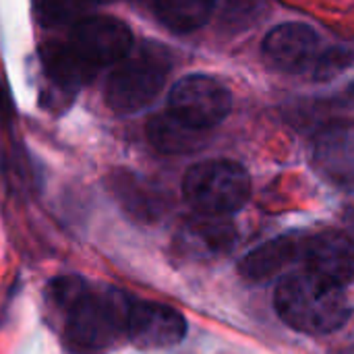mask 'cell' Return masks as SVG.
<instances>
[{"instance_id": "6da1fadb", "label": "cell", "mask_w": 354, "mask_h": 354, "mask_svg": "<svg viewBox=\"0 0 354 354\" xmlns=\"http://www.w3.org/2000/svg\"><path fill=\"white\" fill-rule=\"evenodd\" d=\"M276 311L286 326L309 336L332 334L351 315L342 286L307 270L280 280L276 288Z\"/></svg>"}, {"instance_id": "7a4b0ae2", "label": "cell", "mask_w": 354, "mask_h": 354, "mask_svg": "<svg viewBox=\"0 0 354 354\" xmlns=\"http://www.w3.org/2000/svg\"><path fill=\"white\" fill-rule=\"evenodd\" d=\"M64 311L68 348L77 354H100L127 334L131 305L114 288L85 286Z\"/></svg>"}, {"instance_id": "3957f363", "label": "cell", "mask_w": 354, "mask_h": 354, "mask_svg": "<svg viewBox=\"0 0 354 354\" xmlns=\"http://www.w3.org/2000/svg\"><path fill=\"white\" fill-rule=\"evenodd\" d=\"M183 193L197 214L230 216L251 197L247 170L230 160H207L191 166L183 180Z\"/></svg>"}, {"instance_id": "277c9868", "label": "cell", "mask_w": 354, "mask_h": 354, "mask_svg": "<svg viewBox=\"0 0 354 354\" xmlns=\"http://www.w3.org/2000/svg\"><path fill=\"white\" fill-rule=\"evenodd\" d=\"M170 73V58L160 46H145L129 54L106 83V102L116 114H135L149 106L162 91Z\"/></svg>"}, {"instance_id": "5b68a950", "label": "cell", "mask_w": 354, "mask_h": 354, "mask_svg": "<svg viewBox=\"0 0 354 354\" xmlns=\"http://www.w3.org/2000/svg\"><path fill=\"white\" fill-rule=\"evenodd\" d=\"M73 56L95 75L100 68L118 64L131 54L133 35L131 29L112 17H85L79 21L71 37L64 41Z\"/></svg>"}, {"instance_id": "8992f818", "label": "cell", "mask_w": 354, "mask_h": 354, "mask_svg": "<svg viewBox=\"0 0 354 354\" xmlns=\"http://www.w3.org/2000/svg\"><path fill=\"white\" fill-rule=\"evenodd\" d=\"M230 108L232 95L226 85L207 75L183 77L168 95V112L199 131L220 124Z\"/></svg>"}, {"instance_id": "52a82bcc", "label": "cell", "mask_w": 354, "mask_h": 354, "mask_svg": "<svg viewBox=\"0 0 354 354\" xmlns=\"http://www.w3.org/2000/svg\"><path fill=\"white\" fill-rule=\"evenodd\" d=\"M299 261L338 286L354 282V241L340 230H324L301 241Z\"/></svg>"}, {"instance_id": "ba28073f", "label": "cell", "mask_w": 354, "mask_h": 354, "mask_svg": "<svg viewBox=\"0 0 354 354\" xmlns=\"http://www.w3.org/2000/svg\"><path fill=\"white\" fill-rule=\"evenodd\" d=\"M236 243V228L224 216L197 214L180 224L174 236L180 257L191 261H212L226 255Z\"/></svg>"}, {"instance_id": "9c48e42d", "label": "cell", "mask_w": 354, "mask_h": 354, "mask_svg": "<svg viewBox=\"0 0 354 354\" xmlns=\"http://www.w3.org/2000/svg\"><path fill=\"white\" fill-rule=\"evenodd\" d=\"M127 334L141 351H162L178 344L187 334L185 317L162 303H137L129 311Z\"/></svg>"}, {"instance_id": "30bf717a", "label": "cell", "mask_w": 354, "mask_h": 354, "mask_svg": "<svg viewBox=\"0 0 354 354\" xmlns=\"http://www.w3.org/2000/svg\"><path fill=\"white\" fill-rule=\"evenodd\" d=\"M266 60L284 73H303L319 60V37L305 23H282L263 39Z\"/></svg>"}, {"instance_id": "8fae6325", "label": "cell", "mask_w": 354, "mask_h": 354, "mask_svg": "<svg viewBox=\"0 0 354 354\" xmlns=\"http://www.w3.org/2000/svg\"><path fill=\"white\" fill-rule=\"evenodd\" d=\"M313 164L326 180L354 187V122H332L317 133Z\"/></svg>"}, {"instance_id": "7c38bea8", "label": "cell", "mask_w": 354, "mask_h": 354, "mask_svg": "<svg viewBox=\"0 0 354 354\" xmlns=\"http://www.w3.org/2000/svg\"><path fill=\"white\" fill-rule=\"evenodd\" d=\"M299 249L301 241L292 236H278L249 251L243 257L239 272L243 278L251 282H268L282 274L290 263L299 261Z\"/></svg>"}, {"instance_id": "4fadbf2b", "label": "cell", "mask_w": 354, "mask_h": 354, "mask_svg": "<svg viewBox=\"0 0 354 354\" xmlns=\"http://www.w3.org/2000/svg\"><path fill=\"white\" fill-rule=\"evenodd\" d=\"M147 137L153 143V147H158L164 153H187L203 145L205 131H199L183 122L172 112H162L149 120Z\"/></svg>"}, {"instance_id": "5bb4252c", "label": "cell", "mask_w": 354, "mask_h": 354, "mask_svg": "<svg viewBox=\"0 0 354 354\" xmlns=\"http://www.w3.org/2000/svg\"><path fill=\"white\" fill-rule=\"evenodd\" d=\"M158 19L178 33L203 27L216 6V0H149Z\"/></svg>"}, {"instance_id": "9a60e30c", "label": "cell", "mask_w": 354, "mask_h": 354, "mask_svg": "<svg viewBox=\"0 0 354 354\" xmlns=\"http://www.w3.org/2000/svg\"><path fill=\"white\" fill-rule=\"evenodd\" d=\"M89 0H33V10L44 27L77 25L89 10Z\"/></svg>"}, {"instance_id": "2e32d148", "label": "cell", "mask_w": 354, "mask_h": 354, "mask_svg": "<svg viewBox=\"0 0 354 354\" xmlns=\"http://www.w3.org/2000/svg\"><path fill=\"white\" fill-rule=\"evenodd\" d=\"M351 62H353V54L346 48H332L317 60L315 73L317 77H332L340 73L344 66H348Z\"/></svg>"}, {"instance_id": "e0dca14e", "label": "cell", "mask_w": 354, "mask_h": 354, "mask_svg": "<svg viewBox=\"0 0 354 354\" xmlns=\"http://www.w3.org/2000/svg\"><path fill=\"white\" fill-rule=\"evenodd\" d=\"M8 108H10V102H8V93H6L4 85H2V81H0V116H4V114L8 112Z\"/></svg>"}, {"instance_id": "ac0fdd59", "label": "cell", "mask_w": 354, "mask_h": 354, "mask_svg": "<svg viewBox=\"0 0 354 354\" xmlns=\"http://www.w3.org/2000/svg\"><path fill=\"white\" fill-rule=\"evenodd\" d=\"M91 4H95V2H100V4H106V2H114V0H89Z\"/></svg>"}, {"instance_id": "d6986e66", "label": "cell", "mask_w": 354, "mask_h": 354, "mask_svg": "<svg viewBox=\"0 0 354 354\" xmlns=\"http://www.w3.org/2000/svg\"><path fill=\"white\" fill-rule=\"evenodd\" d=\"M344 354H354V346H353V348H348V351H346Z\"/></svg>"}]
</instances>
